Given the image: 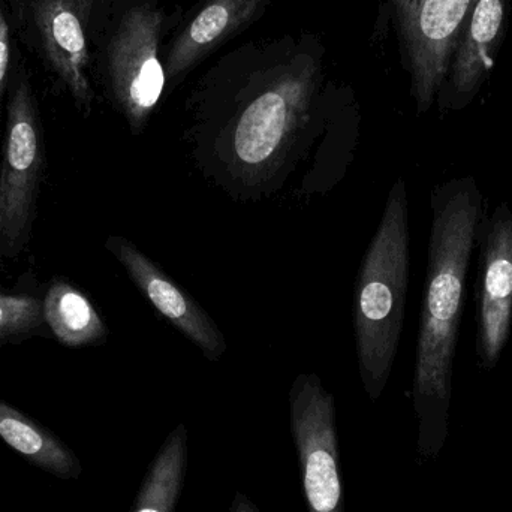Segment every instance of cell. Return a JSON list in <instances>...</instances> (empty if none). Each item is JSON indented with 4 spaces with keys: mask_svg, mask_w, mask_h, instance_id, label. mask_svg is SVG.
<instances>
[{
    "mask_svg": "<svg viewBox=\"0 0 512 512\" xmlns=\"http://www.w3.org/2000/svg\"><path fill=\"white\" fill-rule=\"evenodd\" d=\"M183 18L164 0H98L89 30L90 75L132 135L149 125L165 90L168 36Z\"/></svg>",
    "mask_w": 512,
    "mask_h": 512,
    "instance_id": "3957f363",
    "label": "cell"
},
{
    "mask_svg": "<svg viewBox=\"0 0 512 512\" xmlns=\"http://www.w3.org/2000/svg\"><path fill=\"white\" fill-rule=\"evenodd\" d=\"M230 512H259V510L252 504L248 496L243 495L242 492H237L233 502H231Z\"/></svg>",
    "mask_w": 512,
    "mask_h": 512,
    "instance_id": "ac0fdd59",
    "label": "cell"
},
{
    "mask_svg": "<svg viewBox=\"0 0 512 512\" xmlns=\"http://www.w3.org/2000/svg\"><path fill=\"white\" fill-rule=\"evenodd\" d=\"M480 268L475 283L477 358L493 370L511 336L512 322V210L501 203L492 216L484 213L478 228Z\"/></svg>",
    "mask_w": 512,
    "mask_h": 512,
    "instance_id": "9c48e42d",
    "label": "cell"
},
{
    "mask_svg": "<svg viewBox=\"0 0 512 512\" xmlns=\"http://www.w3.org/2000/svg\"><path fill=\"white\" fill-rule=\"evenodd\" d=\"M188 471V429L171 430L150 465L132 512H174Z\"/></svg>",
    "mask_w": 512,
    "mask_h": 512,
    "instance_id": "9a60e30c",
    "label": "cell"
},
{
    "mask_svg": "<svg viewBox=\"0 0 512 512\" xmlns=\"http://www.w3.org/2000/svg\"><path fill=\"white\" fill-rule=\"evenodd\" d=\"M18 53L20 50L9 20L8 0H0V110L3 99L8 95Z\"/></svg>",
    "mask_w": 512,
    "mask_h": 512,
    "instance_id": "e0dca14e",
    "label": "cell"
},
{
    "mask_svg": "<svg viewBox=\"0 0 512 512\" xmlns=\"http://www.w3.org/2000/svg\"><path fill=\"white\" fill-rule=\"evenodd\" d=\"M42 164L38 101L20 51L6 101L5 146L0 168V254L17 255L29 240Z\"/></svg>",
    "mask_w": 512,
    "mask_h": 512,
    "instance_id": "8992f818",
    "label": "cell"
},
{
    "mask_svg": "<svg viewBox=\"0 0 512 512\" xmlns=\"http://www.w3.org/2000/svg\"><path fill=\"white\" fill-rule=\"evenodd\" d=\"M430 207L432 227L412 384L417 451L423 460H435L447 441L466 280L484 216V197L475 177H457L433 188Z\"/></svg>",
    "mask_w": 512,
    "mask_h": 512,
    "instance_id": "7a4b0ae2",
    "label": "cell"
},
{
    "mask_svg": "<svg viewBox=\"0 0 512 512\" xmlns=\"http://www.w3.org/2000/svg\"><path fill=\"white\" fill-rule=\"evenodd\" d=\"M289 417L307 511L345 512L336 403L318 375L301 373L292 382Z\"/></svg>",
    "mask_w": 512,
    "mask_h": 512,
    "instance_id": "ba28073f",
    "label": "cell"
},
{
    "mask_svg": "<svg viewBox=\"0 0 512 512\" xmlns=\"http://www.w3.org/2000/svg\"><path fill=\"white\" fill-rule=\"evenodd\" d=\"M105 248L122 264L152 306L188 337L207 360L216 363L224 357L227 351L224 333L200 303L168 276L161 265L125 237L111 236Z\"/></svg>",
    "mask_w": 512,
    "mask_h": 512,
    "instance_id": "30bf717a",
    "label": "cell"
},
{
    "mask_svg": "<svg viewBox=\"0 0 512 512\" xmlns=\"http://www.w3.org/2000/svg\"><path fill=\"white\" fill-rule=\"evenodd\" d=\"M44 321L60 343L69 348L93 345L108 336V328L84 292L56 280L42 301Z\"/></svg>",
    "mask_w": 512,
    "mask_h": 512,
    "instance_id": "5bb4252c",
    "label": "cell"
},
{
    "mask_svg": "<svg viewBox=\"0 0 512 512\" xmlns=\"http://www.w3.org/2000/svg\"><path fill=\"white\" fill-rule=\"evenodd\" d=\"M507 0H475L460 32L444 89L441 110L468 107L492 72L504 39Z\"/></svg>",
    "mask_w": 512,
    "mask_h": 512,
    "instance_id": "7c38bea8",
    "label": "cell"
},
{
    "mask_svg": "<svg viewBox=\"0 0 512 512\" xmlns=\"http://www.w3.org/2000/svg\"><path fill=\"white\" fill-rule=\"evenodd\" d=\"M409 245L408 191L399 177L361 261L352 304L358 370L372 402L384 393L399 351L411 267Z\"/></svg>",
    "mask_w": 512,
    "mask_h": 512,
    "instance_id": "277c9868",
    "label": "cell"
},
{
    "mask_svg": "<svg viewBox=\"0 0 512 512\" xmlns=\"http://www.w3.org/2000/svg\"><path fill=\"white\" fill-rule=\"evenodd\" d=\"M98 0H8L15 41L35 57L75 107L89 116L96 92L89 30Z\"/></svg>",
    "mask_w": 512,
    "mask_h": 512,
    "instance_id": "5b68a950",
    "label": "cell"
},
{
    "mask_svg": "<svg viewBox=\"0 0 512 512\" xmlns=\"http://www.w3.org/2000/svg\"><path fill=\"white\" fill-rule=\"evenodd\" d=\"M313 35L249 42L219 60L186 101L185 138L197 167L227 194L279 192L352 99L328 83Z\"/></svg>",
    "mask_w": 512,
    "mask_h": 512,
    "instance_id": "6da1fadb",
    "label": "cell"
},
{
    "mask_svg": "<svg viewBox=\"0 0 512 512\" xmlns=\"http://www.w3.org/2000/svg\"><path fill=\"white\" fill-rule=\"evenodd\" d=\"M273 0H200L165 47L167 89L173 90L219 48L255 23Z\"/></svg>",
    "mask_w": 512,
    "mask_h": 512,
    "instance_id": "8fae6325",
    "label": "cell"
},
{
    "mask_svg": "<svg viewBox=\"0 0 512 512\" xmlns=\"http://www.w3.org/2000/svg\"><path fill=\"white\" fill-rule=\"evenodd\" d=\"M0 439L35 468L60 480H78L83 474L80 460L59 436L3 400Z\"/></svg>",
    "mask_w": 512,
    "mask_h": 512,
    "instance_id": "4fadbf2b",
    "label": "cell"
},
{
    "mask_svg": "<svg viewBox=\"0 0 512 512\" xmlns=\"http://www.w3.org/2000/svg\"><path fill=\"white\" fill-rule=\"evenodd\" d=\"M418 114L444 89L460 32L475 0H388Z\"/></svg>",
    "mask_w": 512,
    "mask_h": 512,
    "instance_id": "52a82bcc",
    "label": "cell"
},
{
    "mask_svg": "<svg viewBox=\"0 0 512 512\" xmlns=\"http://www.w3.org/2000/svg\"><path fill=\"white\" fill-rule=\"evenodd\" d=\"M44 321L42 301L32 295L0 294V340L27 336Z\"/></svg>",
    "mask_w": 512,
    "mask_h": 512,
    "instance_id": "2e32d148",
    "label": "cell"
}]
</instances>
